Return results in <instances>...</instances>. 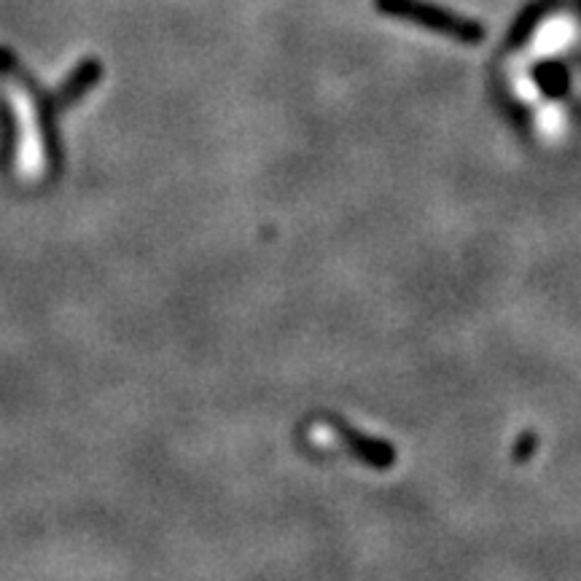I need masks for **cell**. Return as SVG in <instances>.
<instances>
[{"instance_id": "6da1fadb", "label": "cell", "mask_w": 581, "mask_h": 581, "mask_svg": "<svg viewBox=\"0 0 581 581\" xmlns=\"http://www.w3.org/2000/svg\"><path fill=\"white\" fill-rule=\"evenodd\" d=\"M377 9L383 14L402 17V20L423 24V28L436 30L441 35H450V39L463 41V44H476L484 35V30L476 22L463 20L452 11L439 9V6L423 3V0H377Z\"/></svg>"}, {"instance_id": "7a4b0ae2", "label": "cell", "mask_w": 581, "mask_h": 581, "mask_svg": "<svg viewBox=\"0 0 581 581\" xmlns=\"http://www.w3.org/2000/svg\"><path fill=\"white\" fill-rule=\"evenodd\" d=\"M337 431L344 441H348L350 450H353V456L366 460V463L374 465V469H387V465H393V460H396V452H393V447L387 445V441L355 434L353 428L342 426V423H337Z\"/></svg>"}, {"instance_id": "3957f363", "label": "cell", "mask_w": 581, "mask_h": 581, "mask_svg": "<svg viewBox=\"0 0 581 581\" xmlns=\"http://www.w3.org/2000/svg\"><path fill=\"white\" fill-rule=\"evenodd\" d=\"M530 447H533V436H525V441L519 445V458H528Z\"/></svg>"}]
</instances>
